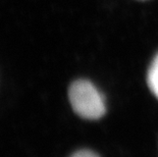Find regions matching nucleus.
Masks as SVG:
<instances>
[{
	"label": "nucleus",
	"instance_id": "obj_1",
	"mask_svg": "<svg viewBox=\"0 0 158 157\" xmlns=\"http://www.w3.org/2000/svg\"><path fill=\"white\" fill-rule=\"evenodd\" d=\"M69 99L73 111L82 118L95 121L105 114L103 96L87 80H77L70 85Z\"/></svg>",
	"mask_w": 158,
	"mask_h": 157
},
{
	"label": "nucleus",
	"instance_id": "obj_2",
	"mask_svg": "<svg viewBox=\"0 0 158 157\" xmlns=\"http://www.w3.org/2000/svg\"><path fill=\"white\" fill-rule=\"evenodd\" d=\"M147 84L154 96L158 98V54L154 57L149 69H148Z\"/></svg>",
	"mask_w": 158,
	"mask_h": 157
},
{
	"label": "nucleus",
	"instance_id": "obj_3",
	"mask_svg": "<svg viewBox=\"0 0 158 157\" xmlns=\"http://www.w3.org/2000/svg\"><path fill=\"white\" fill-rule=\"evenodd\" d=\"M70 157H99L96 153H94L90 150H79L70 155Z\"/></svg>",
	"mask_w": 158,
	"mask_h": 157
}]
</instances>
